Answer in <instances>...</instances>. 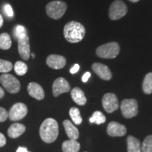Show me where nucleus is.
I'll use <instances>...</instances> for the list:
<instances>
[{
	"mask_svg": "<svg viewBox=\"0 0 152 152\" xmlns=\"http://www.w3.org/2000/svg\"><path fill=\"white\" fill-rule=\"evenodd\" d=\"M71 85L68 82L64 77H58L55 80L52 85L53 95L56 97L63 93L68 92L71 91Z\"/></svg>",
	"mask_w": 152,
	"mask_h": 152,
	"instance_id": "nucleus-11",
	"label": "nucleus"
},
{
	"mask_svg": "<svg viewBox=\"0 0 152 152\" xmlns=\"http://www.w3.org/2000/svg\"><path fill=\"white\" fill-rule=\"evenodd\" d=\"M70 116H71L73 122L76 125L81 124L83 122V118L80 115V112L77 108L72 107L69 111Z\"/></svg>",
	"mask_w": 152,
	"mask_h": 152,
	"instance_id": "nucleus-23",
	"label": "nucleus"
},
{
	"mask_svg": "<svg viewBox=\"0 0 152 152\" xmlns=\"http://www.w3.org/2000/svg\"><path fill=\"white\" fill-rule=\"evenodd\" d=\"M11 39L8 33H4L0 35V49L7 50L11 47Z\"/></svg>",
	"mask_w": 152,
	"mask_h": 152,
	"instance_id": "nucleus-22",
	"label": "nucleus"
},
{
	"mask_svg": "<svg viewBox=\"0 0 152 152\" xmlns=\"http://www.w3.org/2000/svg\"><path fill=\"white\" fill-rule=\"evenodd\" d=\"M141 152H152V134L144 139L141 147Z\"/></svg>",
	"mask_w": 152,
	"mask_h": 152,
	"instance_id": "nucleus-26",
	"label": "nucleus"
},
{
	"mask_svg": "<svg viewBox=\"0 0 152 152\" xmlns=\"http://www.w3.org/2000/svg\"><path fill=\"white\" fill-rule=\"evenodd\" d=\"M142 89L145 94H150L152 93V72L147 73L144 77Z\"/></svg>",
	"mask_w": 152,
	"mask_h": 152,
	"instance_id": "nucleus-21",
	"label": "nucleus"
},
{
	"mask_svg": "<svg viewBox=\"0 0 152 152\" xmlns=\"http://www.w3.org/2000/svg\"><path fill=\"white\" fill-rule=\"evenodd\" d=\"M28 92L30 96L37 100H42L45 98V92L41 85L36 83H30L28 85Z\"/></svg>",
	"mask_w": 152,
	"mask_h": 152,
	"instance_id": "nucleus-15",
	"label": "nucleus"
},
{
	"mask_svg": "<svg viewBox=\"0 0 152 152\" xmlns=\"http://www.w3.org/2000/svg\"><path fill=\"white\" fill-rule=\"evenodd\" d=\"M102 105L107 113H113L119 108V102L116 95L113 93H107L102 99Z\"/></svg>",
	"mask_w": 152,
	"mask_h": 152,
	"instance_id": "nucleus-8",
	"label": "nucleus"
},
{
	"mask_svg": "<svg viewBox=\"0 0 152 152\" xmlns=\"http://www.w3.org/2000/svg\"><path fill=\"white\" fill-rule=\"evenodd\" d=\"M80 149V144L76 140H66L62 144V150L64 152H78Z\"/></svg>",
	"mask_w": 152,
	"mask_h": 152,
	"instance_id": "nucleus-20",
	"label": "nucleus"
},
{
	"mask_svg": "<svg viewBox=\"0 0 152 152\" xmlns=\"http://www.w3.org/2000/svg\"><path fill=\"white\" fill-rule=\"evenodd\" d=\"M14 71L16 72V73L18 75H23L27 73L28 71V66L26 65V64H25L23 61H18L16 62L14 65Z\"/></svg>",
	"mask_w": 152,
	"mask_h": 152,
	"instance_id": "nucleus-25",
	"label": "nucleus"
},
{
	"mask_svg": "<svg viewBox=\"0 0 152 152\" xmlns=\"http://www.w3.org/2000/svg\"><path fill=\"white\" fill-rule=\"evenodd\" d=\"M31 56H32V57H33V58H35V54H33H33H31Z\"/></svg>",
	"mask_w": 152,
	"mask_h": 152,
	"instance_id": "nucleus-38",
	"label": "nucleus"
},
{
	"mask_svg": "<svg viewBox=\"0 0 152 152\" xmlns=\"http://www.w3.org/2000/svg\"><path fill=\"white\" fill-rule=\"evenodd\" d=\"M71 97L74 102L80 106H84L87 103L85 93L79 87H75L71 90Z\"/></svg>",
	"mask_w": 152,
	"mask_h": 152,
	"instance_id": "nucleus-18",
	"label": "nucleus"
},
{
	"mask_svg": "<svg viewBox=\"0 0 152 152\" xmlns=\"http://www.w3.org/2000/svg\"><path fill=\"white\" fill-rule=\"evenodd\" d=\"M106 117L101 111H95L93 113L92 116L90 118V122L91 123L100 125L106 122Z\"/></svg>",
	"mask_w": 152,
	"mask_h": 152,
	"instance_id": "nucleus-24",
	"label": "nucleus"
},
{
	"mask_svg": "<svg viewBox=\"0 0 152 152\" xmlns=\"http://www.w3.org/2000/svg\"><path fill=\"white\" fill-rule=\"evenodd\" d=\"M47 64L53 69H61L66 66V59L64 56L58 54H51L47 57Z\"/></svg>",
	"mask_w": 152,
	"mask_h": 152,
	"instance_id": "nucleus-13",
	"label": "nucleus"
},
{
	"mask_svg": "<svg viewBox=\"0 0 152 152\" xmlns=\"http://www.w3.org/2000/svg\"><path fill=\"white\" fill-rule=\"evenodd\" d=\"M90 76L91 74L90 72H86V73L83 75V77H82V80H83V83H86L90 77Z\"/></svg>",
	"mask_w": 152,
	"mask_h": 152,
	"instance_id": "nucleus-33",
	"label": "nucleus"
},
{
	"mask_svg": "<svg viewBox=\"0 0 152 152\" xmlns=\"http://www.w3.org/2000/svg\"><path fill=\"white\" fill-rule=\"evenodd\" d=\"M130 1H132V2L135 3V2H137V1H140V0H130Z\"/></svg>",
	"mask_w": 152,
	"mask_h": 152,
	"instance_id": "nucleus-37",
	"label": "nucleus"
},
{
	"mask_svg": "<svg viewBox=\"0 0 152 152\" xmlns=\"http://www.w3.org/2000/svg\"><path fill=\"white\" fill-rule=\"evenodd\" d=\"M7 143V140L2 133L0 132V147H2Z\"/></svg>",
	"mask_w": 152,
	"mask_h": 152,
	"instance_id": "nucleus-31",
	"label": "nucleus"
},
{
	"mask_svg": "<svg viewBox=\"0 0 152 152\" xmlns=\"http://www.w3.org/2000/svg\"><path fill=\"white\" fill-rule=\"evenodd\" d=\"M79 69H80L79 64H75V65H74L73 67L71 68L70 72H71V74H75L79 71Z\"/></svg>",
	"mask_w": 152,
	"mask_h": 152,
	"instance_id": "nucleus-32",
	"label": "nucleus"
},
{
	"mask_svg": "<svg viewBox=\"0 0 152 152\" xmlns=\"http://www.w3.org/2000/svg\"><path fill=\"white\" fill-rule=\"evenodd\" d=\"M18 49L20 57L25 61L29 59L30 56V47L29 37L27 34L18 38Z\"/></svg>",
	"mask_w": 152,
	"mask_h": 152,
	"instance_id": "nucleus-10",
	"label": "nucleus"
},
{
	"mask_svg": "<svg viewBox=\"0 0 152 152\" xmlns=\"http://www.w3.org/2000/svg\"><path fill=\"white\" fill-rule=\"evenodd\" d=\"M86 30L83 24L77 21H70L64 28V35L70 43H77L84 38Z\"/></svg>",
	"mask_w": 152,
	"mask_h": 152,
	"instance_id": "nucleus-1",
	"label": "nucleus"
},
{
	"mask_svg": "<svg viewBox=\"0 0 152 152\" xmlns=\"http://www.w3.org/2000/svg\"><path fill=\"white\" fill-rule=\"evenodd\" d=\"M28 113V108L23 103H16L11 107L9 112V117L11 121H20Z\"/></svg>",
	"mask_w": 152,
	"mask_h": 152,
	"instance_id": "nucleus-9",
	"label": "nucleus"
},
{
	"mask_svg": "<svg viewBox=\"0 0 152 152\" xmlns=\"http://www.w3.org/2000/svg\"><path fill=\"white\" fill-rule=\"evenodd\" d=\"M4 96V90L0 87V99L2 98Z\"/></svg>",
	"mask_w": 152,
	"mask_h": 152,
	"instance_id": "nucleus-35",
	"label": "nucleus"
},
{
	"mask_svg": "<svg viewBox=\"0 0 152 152\" xmlns=\"http://www.w3.org/2000/svg\"><path fill=\"white\" fill-rule=\"evenodd\" d=\"M26 131V126L21 123H14L8 129V135L9 137L15 139L18 137Z\"/></svg>",
	"mask_w": 152,
	"mask_h": 152,
	"instance_id": "nucleus-17",
	"label": "nucleus"
},
{
	"mask_svg": "<svg viewBox=\"0 0 152 152\" xmlns=\"http://www.w3.org/2000/svg\"><path fill=\"white\" fill-rule=\"evenodd\" d=\"M4 11H5L6 14L8 16V17L14 16V11H13L12 7H11V6L10 4H5Z\"/></svg>",
	"mask_w": 152,
	"mask_h": 152,
	"instance_id": "nucleus-30",
	"label": "nucleus"
},
{
	"mask_svg": "<svg viewBox=\"0 0 152 152\" xmlns=\"http://www.w3.org/2000/svg\"><path fill=\"white\" fill-rule=\"evenodd\" d=\"M9 117V113L7 111V110L4 109L2 107H0V122H4L7 118Z\"/></svg>",
	"mask_w": 152,
	"mask_h": 152,
	"instance_id": "nucleus-29",
	"label": "nucleus"
},
{
	"mask_svg": "<svg viewBox=\"0 0 152 152\" xmlns=\"http://www.w3.org/2000/svg\"><path fill=\"white\" fill-rule=\"evenodd\" d=\"M121 109L123 116L126 118H131L138 114V104L135 99H125L121 104Z\"/></svg>",
	"mask_w": 152,
	"mask_h": 152,
	"instance_id": "nucleus-7",
	"label": "nucleus"
},
{
	"mask_svg": "<svg viewBox=\"0 0 152 152\" xmlns=\"http://www.w3.org/2000/svg\"><path fill=\"white\" fill-rule=\"evenodd\" d=\"M107 133L111 137H123L127 133V128L123 125L112 121L108 125Z\"/></svg>",
	"mask_w": 152,
	"mask_h": 152,
	"instance_id": "nucleus-14",
	"label": "nucleus"
},
{
	"mask_svg": "<svg viewBox=\"0 0 152 152\" xmlns=\"http://www.w3.org/2000/svg\"><path fill=\"white\" fill-rule=\"evenodd\" d=\"M67 9V4L62 1H52L46 6L47 14L51 18L58 20L64 16Z\"/></svg>",
	"mask_w": 152,
	"mask_h": 152,
	"instance_id": "nucleus-4",
	"label": "nucleus"
},
{
	"mask_svg": "<svg viewBox=\"0 0 152 152\" xmlns=\"http://www.w3.org/2000/svg\"><path fill=\"white\" fill-rule=\"evenodd\" d=\"M13 68L11 62L9 61L0 59V73H8Z\"/></svg>",
	"mask_w": 152,
	"mask_h": 152,
	"instance_id": "nucleus-27",
	"label": "nucleus"
},
{
	"mask_svg": "<svg viewBox=\"0 0 152 152\" xmlns=\"http://www.w3.org/2000/svg\"><path fill=\"white\" fill-rule=\"evenodd\" d=\"M67 136L70 140H77L79 137V131L77 128L73 125L69 120H65L63 123Z\"/></svg>",
	"mask_w": 152,
	"mask_h": 152,
	"instance_id": "nucleus-16",
	"label": "nucleus"
},
{
	"mask_svg": "<svg viewBox=\"0 0 152 152\" xmlns=\"http://www.w3.org/2000/svg\"><path fill=\"white\" fill-rule=\"evenodd\" d=\"M92 69L101 79L110 80L112 78V73L109 68L101 63H94L92 64Z\"/></svg>",
	"mask_w": 152,
	"mask_h": 152,
	"instance_id": "nucleus-12",
	"label": "nucleus"
},
{
	"mask_svg": "<svg viewBox=\"0 0 152 152\" xmlns=\"http://www.w3.org/2000/svg\"><path fill=\"white\" fill-rule=\"evenodd\" d=\"M26 34H27V30H26V28H25L24 26L18 25V26H17L16 28H15L14 35L17 39H18V37H21L23 35H26Z\"/></svg>",
	"mask_w": 152,
	"mask_h": 152,
	"instance_id": "nucleus-28",
	"label": "nucleus"
},
{
	"mask_svg": "<svg viewBox=\"0 0 152 152\" xmlns=\"http://www.w3.org/2000/svg\"><path fill=\"white\" fill-rule=\"evenodd\" d=\"M39 135L42 141L46 143H52L58 135V125L54 118H47L39 128Z\"/></svg>",
	"mask_w": 152,
	"mask_h": 152,
	"instance_id": "nucleus-2",
	"label": "nucleus"
},
{
	"mask_svg": "<svg viewBox=\"0 0 152 152\" xmlns=\"http://www.w3.org/2000/svg\"><path fill=\"white\" fill-rule=\"evenodd\" d=\"M16 152H30V151H28L27 148H26V147H18V149H17Z\"/></svg>",
	"mask_w": 152,
	"mask_h": 152,
	"instance_id": "nucleus-34",
	"label": "nucleus"
},
{
	"mask_svg": "<svg viewBox=\"0 0 152 152\" xmlns=\"http://www.w3.org/2000/svg\"><path fill=\"white\" fill-rule=\"evenodd\" d=\"M0 82L9 93L16 94L20 90V83L16 77L11 74H3L0 76Z\"/></svg>",
	"mask_w": 152,
	"mask_h": 152,
	"instance_id": "nucleus-5",
	"label": "nucleus"
},
{
	"mask_svg": "<svg viewBox=\"0 0 152 152\" xmlns=\"http://www.w3.org/2000/svg\"><path fill=\"white\" fill-rule=\"evenodd\" d=\"M127 143H128V152H141L142 144L138 139L130 135L127 138Z\"/></svg>",
	"mask_w": 152,
	"mask_h": 152,
	"instance_id": "nucleus-19",
	"label": "nucleus"
},
{
	"mask_svg": "<svg viewBox=\"0 0 152 152\" xmlns=\"http://www.w3.org/2000/svg\"><path fill=\"white\" fill-rule=\"evenodd\" d=\"M128 13V8L125 4L121 0H115L110 6L109 18L115 20L122 18Z\"/></svg>",
	"mask_w": 152,
	"mask_h": 152,
	"instance_id": "nucleus-6",
	"label": "nucleus"
},
{
	"mask_svg": "<svg viewBox=\"0 0 152 152\" xmlns=\"http://www.w3.org/2000/svg\"><path fill=\"white\" fill-rule=\"evenodd\" d=\"M96 55L102 58H115L120 53V46L115 42L101 45L96 49Z\"/></svg>",
	"mask_w": 152,
	"mask_h": 152,
	"instance_id": "nucleus-3",
	"label": "nucleus"
},
{
	"mask_svg": "<svg viewBox=\"0 0 152 152\" xmlns=\"http://www.w3.org/2000/svg\"><path fill=\"white\" fill-rule=\"evenodd\" d=\"M85 152H87V151H85Z\"/></svg>",
	"mask_w": 152,
	"mask_h": 152,
	"instance_id": "nucleus-39",
	"label": "nucleus"
},
{
	"mask_svg": "<svg viewBox=\"0 0 152 152\" xmlns=\"http://www.w3.org/2000/svg\"><path fill=\"white\" fill-rule=\"evenodd\" d=\"M3 23H4L3 18H2V16H1V15L0 14V28H1V26H2V25H3Z\"/></svg>",
	"mask_w": 152,
	"mask_h": 152,
	"instance_id": "nucleus-36",
	"label": "nucleus"
}]
</instances>
